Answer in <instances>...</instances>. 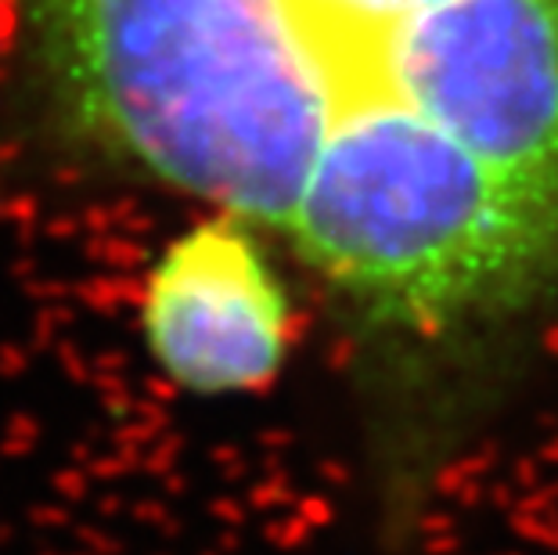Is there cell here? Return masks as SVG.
I'll use <instances>...</instances> for the list:
<instances>
[{
  "label": "cell",
  "instance_id": "1",
  "mask_svg": "<svg viewBox=\"0 0 558 555\" xmlns=\"http://www.w3.org/2000/svg\"><path fill=\"white\" fill-rule=\"evenodd\" d=\"M58 145L284 245L386 394V487L558 306V0H11Z\"/></svg>",
  "mask_w": 558,
  "mask_h": 555
},
{
  "label": "cell",
  "instance_id": "2",
  "mask_svg": "<svg viewBox=\"0 0 558 555\" xmlns=\"http://www.w3.org/2000/svg\"><path fill=\"white\" fill-rule=\"evenodd\" d=\"M137 328L173 389L223 400L278 383L300 314L264 234L213 214L162 245L141 286Z\"/></svg>",
  "mask_w": 558,
  "mask_h": 555
}]
</instances>
